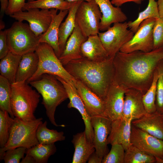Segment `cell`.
Masks as SVG:
<instances>
[{
    "mask_svg": "<svg viewBox=\"0 0 163 163\" xmlns=\"http://www.w3.org/2000/svg\"><path fill=\"white\" fill-rule=\"evenodd\" d=\"M132 120L123 117L112 121L107 144H121L125 151L132 145L130 141Z\"/></svg>",
    "mask_w": 163,
    "mask_h": 163,
    "instance_id": "17",
    "label": "cell"
},
{
    "mask_svg": "<svg viewBox=\"0 0 163 163\" xmlns=\"http://www.w3.org/2000/svg\"><path fill=\"white\" fill-rule=\"evenodd\" d=\"M72 142L75 148L72 163H86L95 149L94 143L87 139L85 131L74 135Z\"/></svg>",
    "mask_w": 163,
    "mask_h": 163,
    "instance_id": "24",
    "label": "cell"
},
{
    "mask_svg": "<svg viewBox=\"0 0 163 163\" xmlns=\"http://www.w3.org/2000/svg\"><path fill=\"white\" fill-rule=\"evenodd\" d=\"M161 115H162V117L163 118V114H162Z\"/></svg>",
    "mask_w": 163,
    "mask_h": 163,
    "instance_id": "50",
    "label": "cell"
},
{
    "mask_svg": "<svg viewBox=\"0 0 163 163\" xmlns=\"http://www.w3.org/2000/svg\"><path fill=\"white\" fill-rule=\"evenodd\" d=\"M72 2L66 0H35L26 2L23 10L38 8L41 9H55L59 11L68 10Z\"/></svg>",
    "mask_w": 163,
    "mask_h": 163,
    "instance_id": "30",
    "label": "cell"
},
{
    "mask_svg": "<svg viewBox=\"0 0 163 163\" xmlns=\"http://www.w3.org/2000/svg\"><path fill=\"white\" fill-rule=\"evenodd\" d=\"M83 58L94 62L104 60L109 56L98 35H91L82 44Z\"/></svg>",
    "mask_w": 163,
    "mask_h": 163,
    "instance_id": "23",
    "label": "cell"
},
{
    "mask_svg": "<svg viewBox=\"0 0 163 163\" xmlns=\"http://www.w3.org/2000/svg\"><path fill=\"white\" fill-rule=\"evenodd\" d=\"M21 57L9 51L5 56L1 59L0 75L6 78L11 84L16 82V74Z\"/></svg>",
    "mask_w": 163,
    "mask_h": 163,
    "instance_id": "27",
    "label": "cell"
},
{
    "mask_svg": "<svg viewBox=\"0 0 163 163\" xmlns=\"http://www.w3.org/2000/svg\"><path fill=\"white\" fill-rule=\"evenodd\" d=\"M132 124L163 140V118L157 112L148 113L132 121Z\"/></svg>",
    "mask_w": 163,
    "mask_h": 163,
    "instance_id": "21",
    "label": "cell"
},
{
    "mask_svg": "<svg viewBox=\"0 0 163 163\" xmlns=\"http://www.w3.org/2000/svg\"><path fill=\"white\" fill-rule=\"evenodd\" d=\"M75 87L91 117L106 116L104 100L79 81L76 80Z\"/></svg>",
    "mask_w": 163,
    "mask_h": 163,
    "instance_id": "18",
    "label": "cell"
},
{
    "mask_svg": "<svg viewBox=\"0 0 163 163\" xmlns=\"http://www.w3.org/2000/svg\"><path fill=\"white\" fill-rule=\"evenodd\" d=\"M27 82L11 84V106L14 117L25 121L37 118L34 115L40 101V94Z\"/></svg>",
    "mask_w": 163,
    "mask_h": 163,
    "instance_id": "4",
    "label": "cell"
},
{
    "mask_svg": "<svg viewBox=\"0 0 163 163\" xmlns=\"http://www.w3.org/2000/svg\"><path fill=\"white\" fill-rule=\"evenodd\" d=\"M102 13L96 2L93 0L82 1L77 10L75 23L86 37L98 34Z\"/></svg>",
    "mask_w": 163,
    "mask_h": 163,
    "instance_id": "8",
    "label": "cell"
},
{
    "mask_svg": "<svg viewBox=\"0 0 163 163\" xmlns=\"http://www.w3.org/2000/svg\"><path fill=\"white\" fill-rule=\"evenodd\" d=\"M35 52L39 57L38 68L27 83L38 79L43 74H48L59 77L75 87L76 80L66 70L50 45L40 43Z\"/></svg>",
    "mask_w": 163,
    "mask_h": 163,
    "instance_id": "5",
    "label": "cell"
},
{
    "mask_svg": "<svg viewBox=\"0 0 163 163\" xmlns=\"http://www.w3.org/2000/svg\"><path fill=\"white\" fill-rule=\"evenodd\" d=\"M68 10H60L54 16L52 22L47 30L40 37V43H45L50 45L59 58L61 55L59 43V33L60 25Z\"/></svg>",
    "mask_w": 163,
    "mask_h": 163,
    "instance_id": "22",
    "label": "cell"
},
{
    "mask_svg": "<svg viewBox=\"0 0 163 163\" xmlns=\"http://www.w3.org/2000/svg\"><path fill=\"white\" fill-rule=\"evenodd\" d=\"M87 38L83 35L75 23L74 30L66 42L63 51L59 58L64 66L72 60L83 58L81 46Z\"/></svg>",
    "mask_w": 163,
    "mask_h": 163,
    "instance_id": "19",
    "label": "cell"
},
{
    "mask_svg": "<svg viewBox=\"0 0 163 163\" xmlns=\"http://www.w3.org/2000/svg\"><path fill=\"white\" fill-rule=\"evenodd\" d=\"M156 19L150 18L142 21L131 40L122 46L120 51L124 53L137 51L148 52L153 50V31Z\"/></svg>",
    "mask_w": 163,
    "mask_h": 163,
    "instance_id": "11",
    "label": "cell"
},
{
    "mask_svg": "<svg viewBox=\"0 0 163 163\" xmlns=\"http://www.w3.org/2000/svg\"><path fill=\"white\" fill-rule=\"evenodd\" d=\"M27 0L28 1V2H30V1H33L35 0Z\"/></svg>",
    "mask_w": 163,
    "mask_h": 163,
    "instance_id": "49",
    "label": "cell"
},
{
    "mask_svg": "<svg viewBox=\"0 0 163 163\" xmlns=\"http://www.w3.org/2000/svg\"><path fill=\"white\" fill-rule=\"evenodd\" d=\"M158 77V73L156 69L151 85L146 92L142 95L143 102L148 113H152L156 112L155 101L156 86Z\"/></svg>",
    "mask_w": 163,
    "mask_h": 163,
    "instance_id": "34",
    "label": "cell"
},
{
    "mask_svg": "<svg viewBox=\"0 0 163 163\" xmlns=\"http://www.w3.org/2000/svg\"><path fill=\"white\" fill-rule=\"evenodd\" d=\"M11 84L0 75V109L7 111L12 118H14L11 106Z\"/></svg>",
    "mask_w": 163,
    "mask_h": 163,
    "instance_id": "33",
    "label": "cell"
},
{
    "mask_svg": "<svg viewBox=\"0 0 163 163\" xmlns=\"http://www.w3.org/2000/svg\"><path fill=\"white\" fill-rule=\"evenodd\" d=\"M157 160L153 155L140 150L133 145L125 151L124 163H155Z\"/></svg>",
    "mask_w": 163,
    "mask_h": 163,
    "instance_id": "32",
    "label": "cell"
},
{
    "mask_svg": "<svg viewBox=\"0 0 163 163\" xmlns=\"http://www.w3.org/2000/svg\"><path fill=\"white\" fill-rule=\"evenodd\" d=\"M153 50L163 48V18L156 19L153 31Z\"/></svg>",
    "mask_w": 163,
    "mask_h": 163,
    "instance_id": "39",
    "label": "cell"
},
{
    "mask_svg": "<svg viewBox=\"0 0 163 163\" xmlns=\"http://www.w3.org/2000/svg\"><path fill=\"white\" fill-rule=\"evenodd\" d=\"M58 10L55 9L40 10L32 8L21 11L10 16L18 21H27L32 31L37 36H40L47 30Z\"/></svg>",
    "mask_w": 163,
    "mask_h": 163,
    "instance_id": "10",
    "label": "cell"
},
{
    "mask_svg": "<svg viewBox=\"0 0 163 163\" xmlns=\"http://www.w3.org/2000/svg\"><path fill=\"white\" fill-rule=\"evenodd\" d=\"M6 33L9 50L16 55L22 56L35 52L40 43V37L34 33L29 24L23 21L14 22L6 30Z\"/></svg>",
    "mask_w": 163,
    "mask_h": 163,
    "instance_id": "7",
    "label": "cell"
},
{
    "mask_svg": "<svg viewBox=\"0 0 163 163\" xmlns=\"http://www.w3.org/2000/svg\"><path fill=\"white\" fill-rule=\"evenodd\" d=\"M161 159L162 160V161H163V153H162V157H161Z\"/></svg>",
    "mask_w": 163,
    "mask_h": 163,
    "instance_id": "48",
    "label": "cell"
},
{
    "mask_svg": "<svg viewBox=\"0 0 163 163\" xmlns=\"http://www.w3.org/2000/svg\"><path fill=\"white\" fill-rule=\"evenodd\" d=\"M113 58L109 57L101 61L94 62L82 58L72 60L64 66L76 80L104 100L113 82Z\"/></svg>",
    "mask_w": 163,
    "mask_h": 163,
    "instance_id": "2",
    "label": "cell"
},
{
    "mask_svg": "<svg viewBox=\"0 0 163 163\" xmlns=\"http://www.w3.org/2000/svg\"><path fill=\"white\" fill-rule=\"evenodd\" d=\"M29 84L42 96L41 103L45 108L46 116L51 123L56 126L64 127V125L57 124L55 118L57 107L68 98L62 83L56 76L45 74Z\"/></svg>",
    "mask_w": 163,
    "mask_h": 163,
    "instance_id": "3",
    "label": "cell"
},
{
    "mask_svg": "<svg viewBox=\"0 0 163 163\" xmlns=\"http://www.w3.org/2000/svg\"><path fill=\"white\" fill-rule=\"evenodd\" d=\"M110 151L103 158L102 163H124L125 150L120 144L111 145Z\"/></svg>",
    "mask_w": 163,
    "mask_h": 163,
    "instance_id": "36",
    "label": "cell"
},
{
    "mask_svg": "<svg viewBox=\"0 0 163 163\" xmlns=\"http://www.w3.org/2000/svg\"><path fill=\"white\" fill-rule=\"evenodd\" d=\"M66 0L68 2H72L78 1H85L89 2V1H91L93 0Z\"/></svg>",
    "mask_w": 163,
    "mask_h": 163,
    "instance_id": "47",
    "label": "cell"
},
{
    "mask_svg": "<svg viewBox=\"0 0 163 163\" xmlns=\"http://www.w3.org/2000/svg\"><path fill=\"white\" fill-rule=\"evenodd\" d=\"M91 122L94 130L95 152L102 161L108 153L107 138L110 131L112 121L106 116H98L91 117Z\"/></svg>",
    "mask_w": 163,
    "mask_h": 163,
    "instance_id": "13",
    "label": "cell"
},
{
    "mask_svg": "<svg viewBox=\"0 0 163 163\" xmlns=\"http://www.w3.org/2000/svg\"><path fill=\"white\" fill-rule=\"evenodd\" d=\"M163 59V48L148 52L119 51L113 59V83L125 89H136L143 94L151 85L158 64Z\"/></svg>",
    "mask_w": 163,
    "mask_h": 163,
    "instance_id": "1",
    "label": "cell"
},
{
    "mask_svg": "<svg viewBox=\"0 0 163 163\" xmlns=\"http://www.w3.org/2000/svg\"><path fill=\"white\" fill-rule=\"evenodd\" d=\"M126 90L113 83L104 99L105 114L111 121L123 117V110Z\"/></svg>",
    "mask_w": 163,
    "mask_h": 163,
    "instance_id": "15",
    "label": "cell"
},
{
    "mask_svg": "<svg viewBox=\"0 0 163 163\" xmlns=\"http://www.w3.org/2000/svg\"><path fill=\"white\" fill-rule=\"evenodd\" d=\"M144 0H111V3L116 7H120L127 2H133L136 4H141Z\"/></svg>",
    "mask_w": 163,
    "mask_h": 163,
    "instance_id": "42",
    "label": "cell"
},
{
    "mask_svg": "<svg viewBox=\"0 0 163 163\" xmlns=\"http://www.w3.org/2000/svg\"><path fill=\"white\" fill-rule=\"evenodd\" d=\"M128 28V22H117L105 31L99 33L109 57H114L122 46L132 38L134 33Z\"/></svg>",
    "mask_w": 163,
    "mask_h": 163,
    "instance_id": "9",
    "label": "cell"
},
{
    "mask_svg": "<svg viewBox=\"0 0 163 163\" xmlns=\"http://www.w3.org/2000/svg\"><path fill=\"white\" fill-rule=\"evenodd\" d=\"M9 50L7 40L6 30H0V59L4 58Z\"/></svg>",
    "mask_w": 163,
    "mask_h": 163,
    "instance_id": "41",
    "label": "cell"
},
{
    "mask_svg": "<svg viewBox=\"0 0 163 163\" xmlns=\"http://www.w3.org/2000/svg\"><path fill=\"white\" fill-rule=\"evenodd\" d=\"M20 163H35V162L32 157L28 154H26V156L22 159Z\"/></svg>",
    "mask_w": 163,
    "mask_h": 163,
    "instance_id": "45",
    "label": "cell"
},
{
    "mask_svg": "<svg viewBox=\"0 0 163 163\" xmlns=\"http://www.w3.org/2000/svg\"><path fill=\"white\" fill-rule=\"evenodd\" d=\"M158 73L156 86L155 104L156 112L163 114V59L159 62L157 68Z\"/></svg>",
    "mask_w": 163,
    "mask_h": 163,
    "instance_id": "37",
    "label": "cell"
},
{
    "mask_svg": "<svg viewBox=\"0 0 163 163\" xmlns=\"http://www.w3.org/2000/svg\"><path fill=\"white\" fill-rule=\"evenodd\" d=\"M26 0H9L8 5L5 13L11 15L22 11L25 4Z\"/></svg>",
    "mask_w": 163,
    "mask_h": 163,
    "instance_id": "40",
    "label": "cell"
},
{
    "mask_svg": "<svg viewBox=\"0 0 163 163\" xmlns=\"http://www.w3.org/2000/svg\"><path fill=\"white\" fill-rule=\"evenodd\" d=\"M102 160L100 159L98 156L94 152L90 156L88 160V163H101Z\"/></svg>",
    "mask_w": 163,
    "mask_h": 163,
    "instance_id": "43",
    "label": "cell"
},
{
    "mask_svg": "<svg viewBox=\"0 0 163 163\" xmlns=\"http://www.w3.org/2000/svg\"><path fill=\"white\" fill-rule=\"evenodd\" d=\"M27 148L19 147L9 149L0 155V160H3L5 163H19L26 154Z\"/></svg>",
    "mask_w": 163,
    "mask_h": 163,
    "instance_id": "38",
    "label": "cell"
},
{
    "mask_svg": "<svg viewBox=\"0 0 163 163\" xmlns=\"http://www.w3.org/2000/svg\"><path fill=\"white\" fill-rule=\"evenodd\" d=\"M159 18L157 2L156 0H149L147 7L144 10L139 13L137 18L133 21L128 22L129 28L135 33L144 20L150 18L156 19Z\"/></svg>",
    "mask_w": 163,
    "mask_h": 163,
    "instance_id": "31",
    "label": "cell"
},
{
    "mask_svg": "<svg viewBox=\"0 0 163 163\" xmlns=\"http://www.w3.org/2000/svg\"><path fill=\"white\" fill-rule=\"evenodd\" d=\"M157 3L159 17L163 18V0H158Z\"/></svg>",
    "mask_w": 163,
    "mask_h": 163,
    "instance_id": "46",
    "label": "cell"
},
{
    "mask_svg": "<svg viewBox=\"0 0 163 163\" xmlns=\"http://www.w3.org/2000/svg\"><path fill=\"white\" fill-rule=\"evenodd\" d=\"M94 0L98 6L102 14L100 30H106L112 24L123 22L127 20V18L121 8L113 6L110 0Z\"/></svg>",
    "mask_w": 163,
    "mask_h": 163,
    "instance_id": "20",
    "label": "cell"
},
{
    "mask_svg": "<svg viewBox=\"0 0 163 163\" xmlns=\"http://www.w3.org/2000/svg\"><path fill=\"white\" fill-rule=\"evenodd\" d=\"M56 77L62 83L67 94L69 100V103L67 105L68 107L75 108L80 113L85 123V131L87 139L89 142L93 143L94 130L91 123V117L87 112L77 89L75 87L63 78L59 76Z\"/></svg>",
    "mask_w": 163,
    "mask_h": 163,
    "instance_id": "14",
    "label": "cell"
},
{
    "mask_svg": "<svg viewBox=\"0 0 163 163\" xmlns=\"http://www.w3.org/2000/svg\"><path fill=\"white\" fill-rule=\"evenodd\" d=\"M14 118L6 111L0 110V147L3 148L7 142Z\"/></svg>",
    "mask_w": 163,
    "mask_h": 163,
    "instance_id": "35",
    "label": "cell"
},
{
    "mask_svg": "<svg viewBox=\"0 0 163 163\" xmlns=\"http://www.w3.org/2000/svg\"><path fill=\"white\" fill-rule=\"evenodd\" d=\"M82 1H78L72 2L71 7L68 10L66 18L60 25L59 33V43L61 55L75 27L76 14Z\"/></svg>",
    "mask_w": 163,
    "mask_h": 163,
    "instance_id": "26",
    "label": "cell"
},
{
    "mask_svg": "<svg viewBox=\"0 0 163 163\" xmlns=\"http://www.w3.org/2000/svg\"><path fill=\"white\" fill-rule=\"evenodd\" d=\"M130 141L132 145L145 152L154 156L157 163H163V140L132 124Z\"/></svg>",
    "mask_w": 163,
    "mask_h": 163,
    "instance_id": "12",
    "label": "cell"
},
{
    "mask_svg": "<svg viewBox=\"0 0 163 163\" xmlns=\"http://www.w3.org/2000/svg\"><path fill=\"white\" fill-rule=\"evenodd\" d=\"M142 94L134 89L126 90L123 110V116L133 120L147 114L142 101Z\"/></svg>",
    "mask_w": 163,
    "mask_h": 163,
    "instance_id": "16",
    "label": "cell"
},
{
    "mask_svg": "<svg viewBox=\"0 0 163 163\" xmlns=\"http://www.w3.org/2000/svg\"><path fill=\"white\" fill-rule=\"evenodd\" d=\"M56 150L54 143L50 144L39 143L27 149L26 154L32 157L35 163H46L49 158L55 154Z\"/></svg>",
    "mask_w": 163,
    "mask_h": 163,
    "instance_id": "29",
    "label": "cell"
},
{
    "mask_svg": "<svg viewBox=\"0 0 163 163\" xmlns=\"http://www.w3.org/2000/svg\"><path fill=\"white\" fill-rule=\"evenodd\" d=\"M47 123L46 121L42 122L37 128L36 136L39 144H50L65 140L66 137L63 132L49 129L47 127Z\"/></svg>",
    "mask_w": 163,
    "mask_h": 163,
    "instance_id": "28",
    "label": "cell"
},
{
    "mask_svg": "<svg viewBox=\"0 0 163 163\" xmlns=\"http://www.w3.org/2000/svg\"><path fill=\"white\" fill-rule=\"evenodd\" d=\"M43 119L40 117L33 121H25L14 118L8 141L3 148H0V155L9 149L19 147L28 149L39 144L36 133Z\"/></svg>",
    "mask_w": 163,
    "mask_h": 163,
    "instance_id": "6",
    "label": "cell"
},
{
    "mask_svg": "<svg viewBox=\"0 0 163 163\" xmlns=\"http://www.w3.org/2000/svg\"><path fill=\"white\" fill-rule=\"evenodd\" d=\"M38 63L39 57L35 51L22 56L16 74V82H27L36 72Z\"/></svg>",
    "mask_w": 163,
    "mask_h": 163,
    "instance_id": "25",
    "label": "cell"
},
{
    "mask_svg": "<svg viewBox=\"0 0 163 163\" xmlns=\"http://www.w3.org/2000/svg\"><path fill=\"white\" fill-rule=\"evenodd\" d=\"M9 0H0L1 3V12L5 13L8 5Z\"/></svg>",
    "mask_w": 163,
    "mask_h": 163,
    "instance_id": "44",
    "label": "cell"
}]
</instances>
